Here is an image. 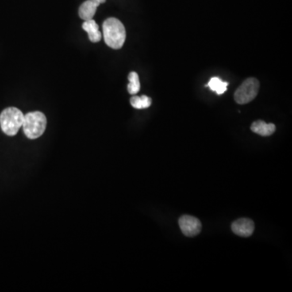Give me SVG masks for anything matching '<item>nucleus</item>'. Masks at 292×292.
<instances>
[{"mask_svg": "<svg viewBox=\"0 0 292 292\" xmlns=\"http://www.w3.org/2000/svg\"><path fill=\"white\" fill-rule=\"evenodd\" d=\"M104 40L111 48L118 50L125 43L126 30L124 24L118 19L111 17L104 21L102 25Z\"/></svg>", "mask_w": 292, "mask_h": 292, "instance_id": "1", "label": "nucleus"}, {"mask_svg": "<svg viewBox=\"0 0 292 292\" xmlns=\"http://www.w3.org/2000/svg\"><path fill=\"white\" fill-rule=\"evenodd\" d=\"M47 124L44 114L40 112H29L24 115L22 127L25 136L28 139L34 140L44 133Z\"/></svg>", "mask_w": 292, "mask_h": 292, "instance_id": "2", "label": "nucleus"}, {"mask_svg": "<svg viewBox=\"0 0 292 292\" xmlns=\"http://www.w3.org/2000/svg\"><path fill=\"white\" fill-rule=\"evenodd\" d=\"M24 114L16 107H8L0 114V126L3 132L8 136H13L22 127Z\"/></svg>", "mask_w": 292, "mask_h": 292, "instance_id": "3", "label": "nucleus"}, {"mask_svg": "<svg viewBox=\"0 0 292 292\" xmlns=\"http://www.w3.org/2000/svg\"><path fill=\"white\" fill-rule=\"evenodd\" d=\"M260 83L256 78H248L243 81L235 93V101L238 104H247L255 98L259 91Z\"/></svg>", "mask_w": 292, "mask_h": 292, "instance_id": "4", "label": "nucleus"}, {"mask_svg": "<svg viewBox=\"0 0 292 292\" xmlns=\"http://www.w3.org/2000/svg\"><path fill=\"white\" fill-rule=\"evenodd\" d=\"M178 225L182 234L188 237H193L201 231V223L197 217L190 215H182L178 219Z\"/></svg>", "mask_w": 292, "mask_h": 292, "instance_id": "5", "label": "nucleus"}, {"mask_svg": "<svg viewBox=\"0 0 292 292\" xmlns=\"http://www.w3.org/2000/svg\"><path fill=\"white\" fill-rule=\"evenodd\" d=\"M231 229L235 235L241 237H249L253 233L255 225L251 219L240 218L232 223Z\"/></svg>", "mask_w": 292, "mask_h": 292, "instance_id": "6", "label": "nucleus"}, {"mask_svg": "<svg viewBox=\"0 0 292 292\" xmlns=\"http://www.w3.org/2000/svg\"><path fill=\"white\" fill-rule=\"evenodd\" d=\"M105 0H86L79 8V16L82 20H91L95 15L97 7L104 4Z\"/></svg>", "mask_w": 292, "mask_h": 292, "instance_id": "7", "label": "nucleus"}, {"mask_svg": "<svg viewBox=\"0 0 292 292\" xmlns=\"http://www.w3.org/2000/svg\"><path fill=\"white\" fill-rule=\"evenodd\" d=\"M82 28L85 32H88L89 40L91 41L92 43H98L101 41V33L99 31V27L93 19L85 20V22L82 24Z\"/></svg>", "mask_w": 292, "mask_h": 292, "instance_id": "8", "label": "nucleus"}, {"mask_svg": "<svg viewBox=\"0 0 292 292\" xmlns=\"http://www.w3.org/2000/svg\"><path fill=\"white\" fill-rule=\"evenodd\" d=\"M251 130L260 136H269L275 132L276 127L274 124H266L262 120H258L252 123Z\"/></svg>", "mask_w": 292, "mask_h": 292, "instance_id": "9", "label": "nucleus"}, {"mask_svg": "<svg viewBox=\"0 0 292 292\" xmlns=\"http://www.w3.org/2000/svg\"><path fill=\"white\" fill-rule=\"evenodd\" d=\"M208 86L212 91H214L218 95H221L227 91L228 82L222 81L218 77H213L209 81Z\"/></svg>", "mask_w": 292, "mask_h": 292, "instance_id": "10", "label": "nucleus"}, {"mask_svg": "<svg viewBox=\"0 0 292 292\" xmlns=\"http://www.w3.org/2000/svg\"><path fill=\"white\" fill-rule=\"evenodd\" d=\"M130 103L132 107L136 108V109H146L151 105L152 100L148 96L142 95L140 97L133 96L130 99Z\"/></svg>", "mask_w": 292, "mask_h": 292, "instance_id": "11", "label": "nucleus"}, {"mask_svg": "<svg viewBox=\"0 0 292 292\" xmlns=\"http://www.w3.org/2000/svg\"><path fill=\"white\" fill-rule=\"evenodd\" d=\"M129 84L128 85V91L130 94H136L140 91V84L138 74L135 71H132L128 75Z\"/></svg>", "mask_w": 292, "mask_h": 292, "instance_id": "12", "label": "nucleus"}]
</instances>
